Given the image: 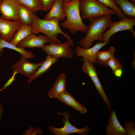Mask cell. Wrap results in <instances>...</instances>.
Wrapping results in <instances>:
<instances>
[{
	"instance_id": "obj_1",
	"label": "cell",
	"mask_w": 135,
	"mask_h": 135,
	"mask_svg": "<svg viewBox=\"0 0 135 135\" xmlns=\"http://www.w3.org/2000/svg\"><path fill=\"white\" fill-rule=\"evenodd\" d=\"M60 20L56 18L50 20L42 19L39 18L34 13L32 24L30 25L32 34H34L43 33L48 36L52 43L61 42L58 38L59 34H62L70 42L71 46L74 47V43L69 34L64 32L60 27Z\"/></svg>"
},
{
	"instance_id": "obj_2",
	"label": "cell",
	"mask_w": 135,
	"mask_h": 135,
	"mask_svg": "<svg viewBox=\"0 0 135 135\" xmlns=\"http://www.w3.org/2000/svg\"><path fill=\"white\" fill-rule=\"evenodd\" d=\"M112 14L103 15L94 18L90 20L86 34L79 42L80 46L84 49L92 47L96 40L103 42L102 34L110 26L112 22Z\"/></svg>"
},
{
	"instance_id": "obj_3",
	"label": "cell",
	"mask_w": 135,
	"mask_h": 135,
	"mask_svg": "<svg viewBox=\"0 0 135 135\" xmlns=\"http://www.w3.org/2000/svg\"><path fill=\"white\" fill-rule=\"evenodd\" d=\"M80 0H72L69 2H62L63 10L67 18L60 23V26L73 34L78 31L86 33L88 28L83 22L80 16Z\"/></svg>"
},
{
	"instance_id": "obj_4",
	"label": "cell",
	"mask_w": 135,
	"mask_h": 135,
	"mask_svg": "<svg viewBox=\"0 0 135 135\" xmlns=\"http://www.w3.org/2000/svg\"><path fill=\"white\" fill-rule=\"evenodd\" d=\"M79 8L82 20H90L96 17L107 14L117 15L114 10L97 0H80Z\"/></svg>"
},
{
	"instance_id": "obj_5",
	"label": "cell",
	"mask_w": 135,
	"mask_h": 135,
	"mask_svg": "<svg viewBox=\"0 0 135 135\" xmlns=\"http://www.w3.org/2000/svg\"><path fill=\"white\" fill-rule=\"evenodd\" d=\"M83 58V63L82 67L83 71L87 74L91 78L96 90L111 112L110 102L98 77L96 70L93 63L89 60Z\"/></svg>"
},
{
	"instance_id": "obj_6",
	"label": "cell",
	"mask_w": 135,
	"mask_h": 135,
	"mask_svg": "<svg viewBox=\"0 0 135 135\" xmlns=\"http://www.w3.org/2000/svg\"><path fill=\"white\" fill-rule=\"evenodd\" d=\"M135 26V18L126 17L122 20L112 22L110 28L102 34L103 42H106L110 40V38L115 33L119 31L129 30L134 36L135 37V32L132 29Z\"/></svg>"
},
{
	"instance_id": "obj_7",
	"label": "cell",
	"mask_w": 135,
	"mask_h": 135,
	"mask_svg": "<svg viewBox=\"0 0 135 135\" xmlns=\"http://www.w3.org/2000/svg\"><path fill=\"white\" fill-rule=\"evenodd\" d=\"M58 114L64 116V118L62 120L64 123V126L61 128H57L52 126L48 127V128L51 133L56 135H68L73 133L86 135L89 133L90 129L88 126H86L83 128H78L70 124L68 121L70 115L68 112H66L62 113L58 112Z\"/></svg>"
},
{
	"instance_id": "obj_8",
	"label": "cell",
	"mask_w": 135,
	"mask_h": 135,
	"mask_svg": "<svg viewBox=\"0 0 135 135\" xmlns=\"http://www.w3.org/2000/svg\"><path fill=\"white\" fill-rule=\"evenodd\" d=\"M71 45L68 40L62 43H50L45 45L42 49L48 55L60 57L70 58L73 57L74 52L71 48Z\"/></svg>"
},
{
	"instance_id": "obj_9",
	"label": "cell",
	"mask_w": 135,
	"mask_h": 135,
	"mask_svg": "<svg viewBox=\"0 0 135 135\" xmlns=\"http://www.w3.org/2000/svg\"><path fill=\"white\" fill-rule=\"evenodd\" d=\"M22 25L19 20H10L0 18V37L10 42L16 32Z\"/></svg>"
},
{
	"instance_id": "obj_10",
	"label": "cell",
	"mask_w": 135,
	"mask_h": 135,
	"mask_svg": "<svg viewBox=\"0 0 135 135\" xmlns=\"http://www.w3.org/2000/svg\"><path fill=\"white\" fill-rule=\"evenodd\" d=\"M44 61L38 63H32L22 55L20 60L12 66L13 72L28 78L33 74Z\"/></svg>"
},
{
	"instance_id": "obj_11",
	"label": "cell",
	"mask_w": 135,
	"mask_h": 135,
	"mask_svg": "<svg viewBox=\"0 0 135 135\" xmlns=\"http://www.w3.org/2000/svg\"><path fill=\"white\" fill-rule=\"evenodd\" d=\"M20 4L18 0H2L0 5V18L6 20H19L17 10Z\"/></svg>"
},
{
	"instance_id": "obj_12",
	"label": "cell",
	"mask_w": 135,
	"mask_h": 135,
	"mask_svg": "<svg viewBox=\"0 0 135 135\" xmlns=\"http://www.w3.org/2000/svg\"><path fill=\"white\" fill-rule=\"evenodd\" d=\"M52 43L48 36L40 35L36 36L31 34L19 42L16 46L23 48H41L44 47L46 43Z\"/></svg>"
},
{
	"instance_id": "obj_13",
	"label": "cell",
	"mask_w": 135,
	"mask_h": 135,
	"mask_svg": "<svg viewBox=\"0 0 135 135\" xmlns=\"http://www.w3.org/2000/svg\"><path fill=\"white\" fill-rule=\"evenodd\" d=\"M112 39L106 42H98L93 47L87 49L84 48L80 46H76L75 48V52L77 56L82 57L93 63H96V56L97 52Z\"/></svg>"
},
{
	"instance_id": "obj_14",
	"label": "cell",
	"mask_w": 135,
	"mask_h": 135,
	"mask_svg": "<svg viewBox=\"0 0 135 135\" xmlns=\"http://www.w3.org/2000/svg\"><path fill=\"white\" fill-rule=\"evenodd\" d=\"M116 112L114 110L110 112L108 120V124L106 128V133L108 135H127V132L117 118Z\"/></svg>"
},
{
	"instance_id": "obj_15",
	"label": "cell",
	"mask_w": 135,
	"mask_h": 135,
	"mask_svg": "<svg viewBox=\"0 0 135 135\" xmlns=\"http://www.w3.org/2000/svg\"><path fill=\"white\" fill-rule=\"evenodd\" d=\"M56 98L82 114H85L87 112L86 108L83 104L77 102L70 93L66 90Z\"/></svg>"
},
{
	"instance_id": "obj_16",
	"label": "cell",
	"mask_w": 135,
	"mask_h": 135,
	"mask_svg": "<svg viewBox=\"0 0 135 135\" xmlns=\"http://www.w3.org/2000/svg\"><path fill=\"white\" fill-rule=\"evenodd\" d=\"M66 76L65 74L62 73L56 78L53 86L48 92L49 96L52 98H56L66 90Z\"/></svg>"
},
{
	"instance_id": "obj_17",
	"label": "cell",
	"mask_w": 135,
	"mask_h": 135,
	"mask_svg": "<svg viewBox=\"0 0 135 135\" xmlns=\"http://www.w3.org/2000/svg\"><path fill=\"white\" fill-rule=\"evenodd\" d=\"M59 58L48 55L44 61L35 73L28 78L27 83L30 84L34 79L38 78L47 71L52 66L56 63Z\"/></svg>"
},
{
	"instance_id": "obj_18",
	"label": "cell",
	"mask_w": 135,
	"mask_h": 135,
	"mask_svg": "<svg viewBox=\"0 0 135 135\" xmlns=\"http://www.w3.org/2000/svg\"><path fill=\"white\" fill-rule=\"evenodd\" d=\"M62 0H57L43 19L48 20L56 18L60 20H64L66 16L62 8Z\"/></svg>"
},
{
	"instance_id": "obj_19",
	"label": "cell",
	"mask_w": 135,
	"mask_h": 135,
	"mask_svg": "<svg viewBox=\"0 0 135 135\" xmlns=\"http://www.w3.org/2000/svg\"><path fill=\"white\" fill-rule=\"evenodd\" d=\"M34 13L27 7L20 4L18 8V20L22 24L30 26L32 23Z\"/></svg>"
},
{
	"instance_id": "obj_20",
	"label": "cell",
	"mask_w": 135,
	"mask_h": 135,
	"mask_svg": "<svg viewBox=\"0 0 135 135\" xmlns=\"http://www.w3.org/2000/svg\"><path fill=\"white\" fill-rule=\"evenodd\" d=\"M4 48H8L16 51L27 59H31L34 57L32 52L26 51L24 48L17 47L4 40L0 37V55L3 52V49Z\"/></svg>"
},
{
	"instance_id": "obj_21",
	"label": "cell",
	"mask_w": 135,
	"mask_h": 135,
	"mask_svg": "<svg viewBox=\"0 0 135 135\" xmlns=\"http://www.w3.org/2000/svg\"><path fill=\"white\" fill-rule=\"evenodd\" d=\"M115 50V48L113 46H110L106 51L99 50L96 55V62L101 66H108L107 63L108 61L114 57Z\"/></svg>"
},
{
	"instance_id": "obj_22",
	"label": "cell",
	"mask_w": 135,
	"mask_h": 135,
	"mask_svg": "<svg viewBox=\"0 0 135 135\" xmlns=\"http://www.w3.org/2000/svg\"><path fill=\"white\" fill-rule=\"evenodd\" d=\"M126 17L135 18V5L128 0H114Z\"/></svg>"
},
{
	"instance_id": "obj_23",
	"label": "cell",
	"mask_w": 135,
	"mask_h": 135,
	"mask_svg": "<svg viewBox=\"0 0 135 135\" xmlns=\"http://www.w3.org/2000/svg\"><path fill=\"white\" fill-rule=\"evenodd\" d=\"M31 34V28L30 26L22 24L10 43L16 46L19 42Z\"/></svg>"
},
{
	"instance_id": "obj_24",
	"label": "cell",
	"mask_w": 135,
	"mask_h": 135,
	"mask_svg": "<svg viewBox=\"0 0 135 135\" xmlns=\"http://www.w3.org/2000/svg\"><path fill=\"white\" fill-rule=\"evenodd\" d=\"M20 4L28 7L34 13L42 10L39 0H18Z\"/></svg>"
},
{
	"instance_id": "obj_25",
	"label": "cell",
	"mask_w": 135,
	"mask_h": 135,
	"mask_svg": "<svg viewBox=\"0 0 135 135\" xmlns=\"http://www.w3.org/2000/svg\"><path fill=\"white\" fill-rule=\"evenodd\" d=\"M107 7L116 11L117 14L118 18L120 20L126 17L122 11L120 7L115 3L114 0H97Z\"/></svg>"
},
{
	"instance_id": "obj_26",
	"label": "cell",
	"mask_w": 135,
	"mask_h": 135,
	"mask_svg": "<svg viewBox=\"0 0 135 135\" xmlns=\"http://www.w3.org/2000/svg\"><path fill=\"white\" fill-rule=\"evenodd\" d=\"M107 65L111 68L113 74L117 70H122L123 69L122 64L115 57L111 59L108 61Z\"/></svg>"
},
{
	"instance_id": "obj_27",
	"label": "cell",
	"mask_w": 135,
	"mask_h": 135,
	"mask_svg": "<svg viewBox=\"0 0 135 135\" xmlns=\"http://www.w3.org/2000/svg\"><path fill=\"white\" fill-rule=\"evenodd\" d=\"M57 0H39L42 10L44 11L50 9Z\"/></svg>"
},
{
	"instance_id": "obj_28",
	"label": "cell",
	"mask_w": 135,
	"mask_h": 135,
	"mask_svg": "<svg viewBox=\"0 0 135 135\" xmlns=\"http://www.w3.org/2000/svg\"><path fill=\"white\" fill-rule=\"evenodd\" d=\"M135 124L132 121L126 122L124 124V129L127 132L128 135L135 134Z\"/></svg>"
},
{
	"instance_id": "obj_29",
	"label": "cell",
	"mask_w": 135,
	"mask_h": 135,
	"mask_svg": "<svg viewBox=\"0 0 135 135\" xmlns=\"http://www.w3.org/2000/svg\"><path fill=\"white\" fill-rule=\"evenodd\" d=\"M43 132V130L40 128L31 127L30 129L27 131L26 134L28 135L42 134Z\"/></svg>"
},
{
	"instance_id": "obj_30",
	"label": "cell",
	"mask_w": 135,
	"mask_h": 135,
	"mask_svg": "<svg viewBox=\"0 0 135 135\" xmlns=\"http://www.w3.org/2000/svg\"><path fill=\"white\" fill-rule=\"evenodd\" d=\"M13 72V74L12 76L10 79L8 80L6 83L4 85L3 87L0 89V91H1L5 89L7 87L9 86L11 84L13 81L15 80V75L18 73L16 72Z\"/></svg>"
},
{
	"instance_id": "obj_31",
	"label": "cell",
	"mask_w": 135,
	"mask_h": 135,
	"mask_svg": "<svg viewBox=\"0 0 135 135\" xmlns=\"http://www.w3.org/2000/svg\"><path fill=\"white\" fill-rule=\"evenodd\" d=\"M122 70L120 69L117 70L115 72L114 74L117 77H120L122 74Z\"/></svg>"
},
{
	"instance_id": "obj_32",
	"label": "cell",
	"mask_w": 135,
	"mask_h": 135,
	"mask_svg": "<svg viewBox=\"0 0 135 135\" xmlns=\"http://www.w3.org/2000/svg\"><path fill=\"white\" fill-rule=\"evenodd\" d=\"M3 112V106L2 104L0 102V122Z\"/></svg>"
},
{
	"instance_id": "obj_33",
	"label": "cell",
	"mask_w": 135,
	"mask_h": 135,
	"mask_svg": "<svg viewBox=\"0 0 135 135\" xmlns=\"http://www.w3.org/2000/svg\"><path fill=\"white\" fill-rule=\"evenodd\" d=\"M63 2H69L72 1V0H62Z\"/></svg>"
},
{
	"instance_id": "obj_34",
	"label": "cell",
	"mask_w": 135,
	"mask_h": 135,
	"mask_svg": "<svg viewBox=\"0 0 135 135\" xmlns=\"http://www.w3.org/2000/svg\"><path fill=\"white\" fill-rule=\"evenodd\" d=\"M132 3L135 5V0H130Z\"/></svg>"
},
{
	"instance_id": "obj_35",
	"label": "cell",
	"mask_w": 135,
	"mask_h": 135,
	"mask_svg": "<svg viewBox=\"0 0 135 135\" xmlns=\"http://www.w3.org/2000/svg\"><path fill=\"white\" fill-rule=\"evenodd\" d=\"M2 0H0V5L2 2Z\"/></svg>"
}]
</instances>
